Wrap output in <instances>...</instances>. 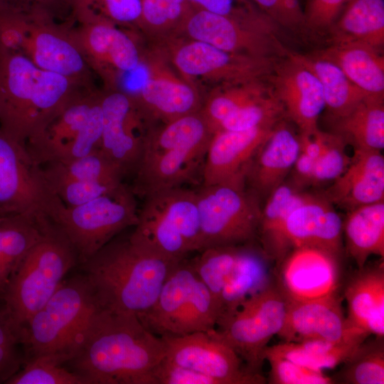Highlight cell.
Listing matches in <instances>:
<instances>
[{
    "label": "cell",
    "instance_id": "cell-32",
    "mask_svg": "<svg viewBox=\"0 0 384 384\" xmlns=\"http://www.w3.org/2000/svg\"><path fill=\"white\" fill-rule=\"evenodd\" d=\"M198 277L186 258L178 262L164 282L153 305L137 316L151 332L163 336L187 302Z\"/></svg>",
    "mask_w": 384,
    "mask_h": 384
},
{
    "label": "cell",
    "instance_id": "cell-12",
    "mask_svg": "<svg viewBox=\"0 0 384 384\" xmlns=\"http://www.w3.org/2000/svg\"><path fill=\"white\" fill-rule=\"evenodd\" d=\"M64 206L26 146L0 129V215L28 214L53 220Z\"/></svg>",
    "mask_w": 384,
    "mask_h": 384
},
{
    "label": "cell",
    "instance_id": "cell-51",
    "mask_svg": "<svg viewBox=\"0 0 384 384\" xmlns=\"http://www.w3.org/2000/svg\"><path fill=\"white\" fill-rule=\"evenodd\" d=\"M270 366L269 383L272 384H331L334 380L324 373L269 353L264 354Z\"/></svg>",
    "mask_w": 384,
    "mask_h": 384
},
{
    "label": "cell",
    "instance_id": "cell-23",
    "mask_svg": "<svg viewBox=\"0 0 384 384\" xmlns=\"http://www.w3.org/2000/svg\"><path fill=\"white\" fill-rule=\"evenodd\" d=\"M343 222L326 198L309 194L287 215L282 228L286 255L291 249L309 246L338 257L342 250Z\"/></svg>",
    "mask_w": 384,
    "mask_h": 384
},
{
    "label": "cell",
    "instance_id": "cell-1",
    "mask_svg": "<svg viewBox=\"0 0 384 384\" xmlns=\"http://www.w3.org/2000/svg\"><path fill=\"white\" fill-rule=\"evenodd\" d=\"M165 355L162 338L136 315L100 308L64 366L90 384H156L152 373Z\"/></svg>",
    "mask_w": 384,
    "mask_h": 384
},
{
    "label": "cell",
    "instance_id": "cell-13",
    "mask_svg": "<svg viewBox=\"0 0 384 384\" xmlns=\"http://www.w3.org/2000/svg\"><path fill=\"white\" fill-rule=\"evenodd\" d=\"M100 90L87 91L71 102L26 148L40 165L66 162L100 149L102 112Z\"/></svg>",
    "mask_w": 384,
    "mask_h": 384
},
{
    "label": "cell",
    "instance_id": "cell-35",
    "mask_svg": "<svg viewBox=\"0 0 384 384\" xmlns=\"http://www.w3.org/2000/svg\"><path fill=\"white\" fill-rule=\"evenodd\" d=\"M337 134L354 149L384 148L383 98L367 96L345 115L334 119Z\"/></svg>",
    "mask_w": 384,
    "mask_h": 384
},
{
    "label": "cell",
    "instance_id": "cell-7",
    "mask_svg": "<svg viewBox=\"0 0 384 384\" xmlns=\"http://www.w3.org/2000/svg\"><path fill=\"white\" fill-rule=\"evenodd\" d=\"M130 238L162 257L179 262L200 250L201 230L196 191L183 186L146 196Z\"/></svg>",
    "mask_w": 384,
    "mask_h": 384
},
{
    "label": "cell",
    "instance_id": "cell-6",
    "mask_svg": "<svg viewBox=\"0 0 384 384\" xmlns=\"http://www.w3.org/2000/svg\"><path fill=\"white\" fill-rule=\"evenodd\" d=\"M78 263L77 254L67 237L48 220L41 237L14 274L3 300L20 334L28 320L49 300Z\"/></svg>",
    "mask_w": 384,
    "mask_h": 384
},
{
    "label": "cell",
    "instance_id": "cell-40",
    "mask_svg": "<svg viewBox=\"0 0 384 384\" xmlns=\"http://www.w3.org/2000/svg\"><path fill=\"white\" fill-rule=\"evenodd\" d=\"M218 306L206 285L197 279L191 294L163 336H182L215 328Z\"/></svg>",
    "mask_w": 384,
    "mask_h": 384
},
{
    "label": "cell",
    "instance_id": "cell-34",
    "mask_svg": "<svg viewBox=\"0 0 384 384\" xmlns=\"http://www.w3.org/2000/svg\"><path fill=\"white\" fill-rule=\"evenodd\" d=\"M288 53L317 78L322 88L325 108L333 119L345 115L367 97L330 60L315 53L303 55L289 50Z\"/></svg>",
    "mask_w": 384,
    "mask_h": 384
},
{
    "label": "cell",
    "instance_id": "cell-4",
    "mask_svg": "<svg viewBox=\"0 0 384 384\" xmlns=\"http://www.w3.org/2000/svg\"><path fill=\"white\" fill-rule=\"evenodd\" d=\"M213 133L200 111L152 124L134 174L137 196L181 187L201 175Z\"/></svg>",
    "mask_w": 384,
    "mask_h": 384
},
{
    "label": "cell",
    "instance_id": "cell-19",
    "mask_svg": "<svg viewBox=\"0 0 384 384\" xmlns=\"http://www.w3.org/2000/svg\"><path fill=\"white\" fill-rule=\"evenodd\" d=\"M277 336L284 342L316 339L341 342L363 341L370 335L348 324L336 294L306 301L287 299L284 321Z\"/></svg>",
    "mask_w": 384,
    "mask_h": 384
},
{
    "label": "cell",
    "instance_id": "cell-26",
    "mask_svg": "<svg viewBox=\"0 0 384 384\" xmlns=\"http://www.w3.org/2000/svg\"><path fill=\"white\" fill-rule=\"evenodd\" d=\"M299 153V136L281 119L255 156L246 183L256 193L270 194L283 183Z\"/></svg>",
    "mask_w": 384,
    "mask_h": 384
},
{
    "label": "cell",
    "instance_id": "cell-28",
    "mask_svg": "<svg viewBox=\"0 0 384 384\" xmlns=\"http://www.w3.org/2000/svg\"><path fill=\"white\" fill-rule=\"evenodd\" d=\"M269 260L262 250L242 246L219 298L218 327L227 321L245 301L272 282L273 272Z\"/></svg>",
    "mask_w": 384,
    "mask_h": 384
},
{
    "label": "cell",
    "instance_id": "cell-15",
    "mask_svg": "<svg viewBox=\"0 0 384 384\" xmlns=\"http://www.w3.org/2000/svg\"><path fill=\"white\" fill-rule=\"evenodd\" d=\"M68 25L87 65L102 81L105 90H119L121 76L135 71L143 61L134 38L105 18L79 15Z\"/></svg>",
    "mask_w": 384,
    "mask_h": 384
},
{
    "label": "cell",
    "instance_id": "cell-2",
    "mask_svg": "<svg viewBox=\"0 0 384 384\" xmlns=\"http://www.w3.org/2000/svg\"><path fill=\"white\" fill-rule=\"evenodd\" d=\"M87 90L0 46V129L26 146Z\"/></svg>",
    "mask_w": 384,
    "mask_h": 384
},
{
    "label": "cell",
    "instance_id": "cell-47",
    "mask_svg": "<svg viewBox=\"0 0 384 384\" xmlns=\"http://www.w3.org/2000/svg\"><path fill=\"white\" fill-rule=\"evenodd\" d=\"M197 9L234 18L277 34L279 27L252 0H188Z\"/></svg>",
    "mask_w": 384,
    "mask_h": 384
},
{
    "label": "cell",
    "instance_id": "cell-46",
    "mask_svg": "<svg viewBox=\"0 0 384 384\" xmlns=\"http://www.w3.org/2000/svg\"><path fill=\"white\" fill-rule=\"evenodd\" d=\"M79 15L101 17L120 27H139L142 0H74L72 18Z\"/></svg>",
    "mask_w": 384,
    "mask_h": 384
},
{
    "label": "cell",
    "instance_id": "cell-30",
    "mask_svg": "<svg viewBox=\"0 0 384 384\" xmlns=\"http://www.w3.org/2000/svg\"><path fill=\"white\" fill-rule=\"evenodd\" d=\"M46 217L28 214L0 215V303L22 260L40 239Z\"/></svg>",
    "mask_w": 384,
    "mask_h": 384
},
{
    "label": "cell",
    "instance_id": "cell-50",
    "mask_svg": "<svg viewBox=\"0 0 384 384\" xmlns=\"http://www.w3.org/2000/svg\"><path fill=\"white\" fill-rule=\"evenodd\" d=\"M74 0H0V12L52 19L70 21Z\"/></svg>",
    "mask_w": 384,
    "mask_h": 384
},
{
    "label": "cell",
    "instance_id": "cell-38",
    "mask_svg": "<svg viewBox=\"0 0 384 384\" xmlns=\"http://www.w3.org/2000/svg\"><path fill=\"white\" fill-rule=\"evenodd\" d=\"M270 90L266 80L217 86L203 100L200 112L213 134L226 117Z\"/></svg>",
    "mask_w": 384,
    "mask_h": 384
},
{
    "label": "cell",
    "instance_id": "cell-10",
    "mask_svg": "<svg viewBox=\"0 0 384 384\" xmlns=\"http://www.w3.org/2000/svg\"><path fill=\"white\" fill-rule=\"evenodd\" d=\"M160 43L156 53L193 85L196 81L215 87L266 80L279 59L238 55L178 35L161 38Z\"/></svg>",
    "mask_w": 384,
    "mask_h": 384
},
{
    "label": "cell",
    "instance_id": "cell-31",
    "mask_svg": "<svg viewBox=\"0 0 384 384\" xmlns=\"http://www.w3.org/2000/svg\"><path fill=\"white\" fill-rule=\"evenodd\" d=\"M331 44L384 45V0H349L329 30Z\"/></svg>",
    "mask_w": 384,
    "mask_h": 384
},
{
    "label": "cell",
    "instance_id": "cell-27",
    "mask_svg": "<svg viewBox=\"0 0 384 384\" xmlns=\"http://www.w3.org/2000/svg\"><path fill=\"white\" fill-rule=\"evenodd\" d=\"M348 324L369 335L384 336V265L362 269L349 281L344 291Z\"/></svg>",
    "mask_w": 384,
    "mask_h": 384
},
{
    "label": "cell",
    "instance_id": "cell-22",
    "mask_svg": "<svg viewBox=\"0 0 384 384\" xmlns=\"http://www.w3.org/2000/svg\"><path fill=\"white\" fill-rule=\"evenodd\" d=\"M274 127L214 132L201 171V185L226 184L245 188L252 162Z\"/></svg>",
    "mask_w": 384,
    "mask_h": 384
},
{
    "label": "cell",
    "instance_id": "cell-43",
    "mask_svg": "<svg viewBox=\"0 0 384 384\" xmlns=\"http://www.w3.org/2000/svg\"><path fill=\"white\" fill-rule=\"evenodd\" d=\"M284 107L270 90L223 120L216 130L243 131L275 125L284 117ZM213 132V133H214Z\"/></svg>",
    "mask_w": 384,
    "mask_h": 384
},
{
    "label": "cell",
    "instance_id": "cell-45",
    "mask_svg": "<svg viewBox=\"0 0 384 384\" xmlns=\"http://www.w3.org/2000/svg\"><path fill=\"white\" fill-rule=\"evenodd\" d=\"M6 384H90L56 358L41 356L27 360Z\"/></svg>",
    "mask_w": 384,
    "mask_h": 384
},
{
    "label": "cell",
    "instance_id": "cell-16",
    "mask_svg": "<svg viewBox=\"0 0 384 384\" xmlns=\"http://www.w3.org/2000/svg\"><path fill=\"white\" fill-rule=\"evenodd\" d=\"M102 130L100 151L124 176L134 174L139 163L150 122L134 97L120 90L100 94Z\"/></svg>",
    "mask_w": 384,
    "mask_h": 384
},
{
    "label": "cell",
    "instance_id": "cell-5",
    "mask_svg": "<svg viewBox=\"0 0 384 384\" xmlns=\"http://www.w3.org/2000/svg\"><path fill=\"white\" fill-rule=\"evenodd\" d=\"M100 308L84 274L65 279L21 329L26 361L49 356L64 365L74 355Z\"/></svg>",
    "mask_w": 384,
    "mask_h": 384
},
{
    "label": "cell",
    "instance_id": "cell-54",
    "mask_svg": "<svg viewBox=\"0 0 384 384\" xmlns=\"http://www.w3.org/2000/svg\"><path fill=\"white\" fill-rule=\"evenodd\" d=\"M349 0H306L304 10L306 31H329Z\"/></svg>",
    "mask_w": 384,
    "mask_h": 384
},
{
    "label": "cell",
    "instance_id": "cell-3",
    "mask_svg": "<svg viewBox=\"0 0 384 384\" xmlns=\"http://www.w3.org/2000/svg\"><path fill=\"white\" fill-rule=\"evenodd\" d=\"M178 262L151 252L129 235L113 238L80 265L102 309L137 316L153 305Z\"/></svg>",
    "mask_w": 384,
    "mask_h": 384
},
{
    "label": "cell",
    "instance_id": "cell-52",
    "mask_svg": "<svg viewBox=\"0 0 384 384\" xmlns=\"http://www.w3.org/2000/svg\"><path fill=\"white\" fill-rule=\"evenodd\" d=\"M117 185L100 182L67 180L50 183V186L66 207L78 206L108 193Z\"/></svg>",
    "mask_w": 384,
    "mask_h": 384
},
{
    "label": "cell",
    "instance_id": "cell-49",
    "mask_svg": "<svg viewBox=\"0 0 384 384\" xmlns=\"http://www.w3.org/2000/svg\"><path fill=\"white\" fill-rule=\"evenodd\" d=\"M25 362L21 334L0 303V383L6 384Z\"/></svg>",
    "mask_w": 384,
    "mask_h": 384
},
{
    "label": "cell",
    "instance_id": "cell-9",
    "mask_svg": "<svg viewBox=\"0 0 384 384\" xmlns=\"http://www.w3.org/2000/svg\"><path fill=\"white\" fill-rule=\"evenodd\" d=\"M131 187L124 183L85 203L63 208L51 220L67 237L80 264L98 252L117 235L138 221Z\"/></svg>",
    "mask_w": 384,
    "mask_h": 384
},
{
    "label": "cell",
    "instance_id": "cell-56",
    "mask_svg": "<svg viewBox=\"0 0 384 384\" xmlns=\"http://www.w3.org/2000/svg\"><path fill=\"white\" fill-rule=\"evenodd\" d=\"M314 160L300 151L294 165L296 178L299 183H311Z\"/></svg>",
    "mask_w": 384,
    "mask_h": 384
},
{
    "label": "cell",
    "instance_id": "cell-21",
    "mask_svg": "<svg viewBox=\"0 0 384 384\" xmlns=\"http://www.w3.org/2000/svg\"><path fill=\"white\" fill-rule=\"evenodd\" d=\"M338 258L313 247L292 248L277 267L274 280L287 300L306 301L336 294Z\"/></svg>",
    "mask_w": 384,
    "mask_h": 384
},
{
    "label": "cell",
    "instance_id": "cell-42",
    "mask_svg": "<svg viewBox=\"0 0 384 384\" xmlns=\"http://www.w3.org/2000/svg\"><path fill=\"white\" fill-rule=\"evenodd\" d=\"M383 338L363 341L354 353L343 363L338 378L347 384L384 383Z\"/></svg>",
    "mask_w": 384,
    "mask_h": 384
},
{
    "label": "cell",
    "instance_id": "cell-20",
    "mask_svg": "<svg viewBox=\"0 0 384 384\" xmlns=\"http://www.w3.org/2000/svg\"><path fill=\"white\" fill-rule=\"evenodd\" d=\"M266 80L300 134H314L319 129V117L325 108L322 88L315 75L287 50L284 57L275 62Z\"/></svg>",
    "mask_w": 384,
    "mask_h": 384
},
{
    "label": "cell",
    "instance_id": "cell-36",
    "mask_svg": "<svg viewBox=\"0 0 384 384\" xmlns=\"http://www.w3.org/2000/svg\"><path fill=\"white\" fill-rule=\"evenodd\" d=\"M309 193L300 192L296 186L281 183L270 194L261 211L258 233L262 252L277 267L286 256L283 245L282 228L290 212L301 204Z\"/></svg>",
    "mask_w": 384,
    "mask_h": 384
},
{
    "label": "cell",
    "instance_id": "cell-44",
    "mask_svg": "<svg viewBox=\"0 0 384 384\" xmlns=\"http://www.w3.org/2000/svg\"><path fill=\"white\" fill-rule=\"evenodd\" d=\"M193 8L188 0H142L139 28L161 38L172 35Z\"/></svg>",
    "mask_w": 384,
    "mask_h": 384
},
{
    "label": "cell",
    "instance_id": "cell-55",
    "mask_svg": "<svg viewBox=\"0 0 384 384\" xmlns=\"http://www.w3.org/2000/svg\"><path fill=\"white\" fill-rule=\"evenodd\" d=\"M156 384H219L215 378L174 363L165 357L152 373Z\"/></svg>",
    "mask_w": 384,
    "mask_h": 384
},
{
    "label": "cell",
    "instance_id": "cell-11",
    "mask_svg": "<svg viewBox=\"0 0 384 384\" xmlns=\"http://www.w3.org/2000/svg\"><path fill=\"white\" fill-rule=\"evenodd\" d=\"M286 305L287 299L273 279L245 301L227 321L209 332L232 348L248 370L261 373L265 350L282 327Z\"/></svg>",
    "mask_w": 384,
    "mask_h": 384
},
{
    "label": "cell",
    "instance_id": "cell-14",
    "mask_svg": "<svg viewBox=\"0 0 384 384\" xmlns=\"http://www.w3.org/2000/svg\"><path fill=\"white\" fill-rule=\"evenodd\" d=\"M196 193L199 251L213 246L242 245L256 237L262 210L255 193L226 184L201 185Z\"/></svg>",
    "mask_w": 384,
    "mask_h": 384
},
{
    "label": "cell",
    "instance_id": "cell-53",
    "mask_svg": "<svg viewBox=\"0 0 384 384\" xmlns=\"http://www.w3.org/2000/svg\"><path fill=\"white\" fill-rule=\"evenodd\" d=\"M279 27L294 32L306 31L300 0H252Z\"/></svg>",
    "mask_w": 384,
    "mask_h": 384
},
{
    "label": "cell",
    "instance_id": "cell-37",
    "mask_svg": "<svg viewBox=\"0 0 384 384\" xmlns=\"http://www.w3.org/2000/svg\"><path fill=\"white\" fill-rule=\"evenodd\" d=\"M363 341L334 342L321 339L302 342L284 341L268 346L264 354L269 353L280 356L308 368L323 371L325 369L334 368L338 365L343 363Z\"/></svg>",
    "mask_w": 384,
    "mask_h": 384
},
{
    "label": "cell",
    "instance_id": "cell-8",
    "mask_svg": "<svg viewBox=\"0 0 384 384\" xmlns=\"http://www.w3.org/2000/svg\"><path fill=\"white\" fill-rule=\"evenodd\" d=\"M0 46L41 69L73 79L87 90H97L94 74L66 23L0 12Z\"/></svg>",
    "mask_w": 384,
    "mask_h": 384
},
{
    "label": "cell",
    "instance_id": "cell-41",
    "mask_svg": "<svg viewBox=\"0 0 384 384\" xmlns=\"http://www.w3.org/2000/svg\"><path fill=\"white\" fill-rule=\"evenodd\" d=\"M242 245L213 246L199 251L190 260L198 279L211 293L218 306L222 290Z\"/></svg>",
    "mask_w": 384,
    "mask_h": 384
},
{
    "label": "cell",
    "instance_id": "cell-17",
    "mask_svg": "<svg viewBox=\"0 0 384 384\" xmlns=\"http://www.w3.org/2000/svg\"><path fill=\"white\" fill-rule=\"evenodd\" d=\"M174 34L255 58L278 59L284 57L288 50L276 34L194 7Z\"/></svg>",
    "mask_w": 384,
    "mask_h": 384
},
{
    "label": "cell",
    "instance_id": "cell-48",
    "mask_svg": "<svg viewBox=\"0 0 384 384\" xmlns=\"http://www.w3.org/2000/svg\"><path fill=\"white\" fill-rule=\"evenodd\" d=\"M321 144L319 156L314 159L311 183L336 179L347 168L351 159L345 152V141L337 134L319 131Z\"/></svg>",
    "mask_w": 384,
    "mask_h": 384
},
{
    "label": "cell",
    "instance_id": "cell-29",
    "mask_svg": "<svg viewBox=\"0 0 384 384\" xmlns=\"http://www.w3.org/2000/svg\"><path fill=\"white\" fill-rule=\"evenodd\" d=\"M336 65L348 80L367 96L384 97V58L371 46L344 43L331 44L314 53Z\"/></svg>",
    "mask_w": 384,
    "mask_h": 384
},
{
    "label": "cell",
    "instance_id": "cell-39",
    "mask_svg": "<svg viewBox=\"0 0 384 384\" xmlns=\"http://www.w3.org/2000/svg\"><path fill=\"white\" fill-rule=\"evenodd\" d=\"M43 168L48 182L75 180L117 185L124 175L100 149L66 162H51Z\"/></svg>",
    "mask_w": 384,
    "mask_h": 384
},
{
    "label": "cell",
    "instance_id": "cell-18",
    "mask_svg": "<svg viewBox=\"0 0 384 384\" xmlns=\"http://www.w3.org/2000/svg\"><path fill=\"white\" fill-rule=\"evenodd\" d=\"M161 337L165 343L166 359L212 377L219 384L266 383L261 373L242 366V361L235 351L209 331Z\"/></svg>",
    "mask_w": 384,
    "mask_h": 384
},
{
    "label": "cell",
    "instance_id": "cell-25",
    "mask_svg": "<svg viewBox=\"0 0 384 384\" xmlns=\"http://www.w3.org/2000/svg\"><path fill=\"white\" fill-rule=\"evenodd\" d=\"M326 198L350 211L384 200V158L380 151L354 149L345 171L326 191Z\"/></svg>",
    "mask_w": 384,
    "mask_h": 384
},
{
    "label": "cell",
    "instance_id": "cell-33",
    "mask_svg": "<svg viewBox=\"0 0 384 384\" xmlns=\"http://www.w3.org/2000/svg\"><path fill=\"white\" fill-rule=\"evenodd\" d=\"M346 250L358 269L372 255L384 257V201L356 208L343 223Z\"/></svg>",
    "mask_w": 384,
    "mask_h": 384
},
{
    "label": "cell",
    "instance_id": "cell-24",
    "mask_svg": "<svg viewBox=\"0 0 384 384\" xmlns=\"http://www.w3.org/2000/svg\"><path fill=\"white\" fill-rule=\"evenodd\" d=\"M149 75L134 97L153 123L167 122L201 110L203 99L194 85L160 68L148 57Z\"/></svg>",
    "mask_w": 384,
    "mask_h": 384
}]
</instances>
